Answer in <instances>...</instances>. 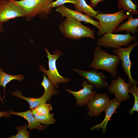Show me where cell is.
<instances>
[{
  "label": "cell",
  "instance_id": "6da1fadb",
  "mask_svg": "<svg viewBox=\"0 0 138 138\" xmlns=\"http://www.w3.org/2000/svg\"><path fill=\"white\" fill-rule=\"evenodd\" d=\"M54 0H13L25 12L26 21L29 22L36 17L41 19H46L51 13V5Z\"/></svg>",
  "mask_w": 138,
  "mask_h": 138
},
{
  "label": "cell",
  "instance_id": "7a4b0ae2",
  "mask_svg": "<svg viewBox=\"0 0 138 138\" xmlns=\"http://www.w3.org/2000/svg\"><path fill=\"white\" fill-rule=\"evenodd\" d=\"M59 28L60 32L66 38L78 40L88 37L95 39V30L71 17H66L59 24Z\"/></svg>",
  "mask_w": 138,
  "mask_h": 138
},
{
  "label": "cell",
  "instance_id": "3957f363",
  "mask_svg": "<svg viewBox=\"0 0 138 138\" xmlns=\"http://www.w3.org/2000/svg\"><path fill=\"white\" fill-rule=\"evenodd\" d=\"M93 54V59L90 67L108 71L112 77H116L117 67L120 60L119 56L108 53L98 46L96 47Z\"/></svg>",
  "mask_w": 138,
  "mask_h": 138
},
{
  "label": "cell",
  "instance_id": "277c9868",
  "mask_svg": "<svg viewBox=\"0 0 138 138\" xmlns=\"http://www.w3.org/2000/svg\"><path fill=\"white\" fill-rule=\"evenodd\" d=\"M122 9L112 14L101 13L98 14L95 18L99 21V28L97 35L99 37L106 33H113L115 31L118 25L122 21L128 18L130 14H125Z\"/></svg>",
  "mask_w": 138,
  "mask_h": 138
},
{
  "label": "cell",
  "instance_id": "5b68a950",
  "mask_svg": "<svg viewBox=\"0 0 138 138\" xmlns=\"http://www.w3.org/2000/svg\"><path fill=\"white\" fill-rule=\"evenodd\" d=\"M137 36L106 33L97 39V45L100 47L113 48L117 49L122 46L128 47L131 42L137 40Z\"/></svg>",
  "mask_w": 138,
  "mask_h": 138
},
{
  "label": "cell",
  "instance_id": "8992f818",
  "mask_svg": "<svg viewBox=\"0 0 138 138\" xmlns=\"http://www.w3.org/2000/svg\"><path fill=\"white\" fill-rule=\"evenodd\" d=\"M44 50L47 53L48 59L49 70H46L43 65H41L39 68V71L45 74L48 79L56 87L59 83L69 82L70 80V79L66 78L60 75L56 66V60L63 54L61 50H56L53 52V54H52L49 53L46 47H44Z\"/></svg>",
  "mask_w": 138,
  "mask_h": 138
},
{
  "label": "cell",
  "instance_id": "52a82bcc",
  "mask_svg": "<svg viewBox=\"0 0 138 138\" xmlns=\"http://www.w3.org/2000/svg\"><path fill=\"white\" fill-rule=\"evenodd\" d=\"M26 13L13 0H0V22L4 23L18 17H24Z\"/></svg>",
  "mask_w": 138,
  "mask_h": 138
},
{
  "label": "cell",
  "instance_id": "ba28073f",
  "mask_svg": "<svg viewBox=\"0 0 138 138\" xmlns=\"http://www.w3.org/2000/svg\"><path fill=\"white\" fill-rule=\"evenodd\" d=\"M138 44L136 41L132 44L125 48L120 47L112 50L113 54L118 55L122 62L121 66L123 71L127 76L129 83L131 85L137 84V81L134 80L132 78L131 73V68L132 63L130 59V55L133 49Z\"/></svg>",
  "mask_w": 138,
  "mask_h": 138
},
{
  "label": "cell",
  "instance_id": "9c48e42d",
  "mask_svg": "<svg viewBox=\"0 0 138 138\" xmlns=\"http://www.w3.org/2000/svg\"><path fill=\"white\" fill-rule=\"evenodd\" d=\"M131 85L126 82L124 79L119 75L117 78L111 80V83L108 88L110 93L114 94L115 98L121 102L128 100L130 98L129 94Z\"/></svg>",
  "mask_w": 138,
  "mask_h": 138
},
{
  "label": "cell",
  "instance_id": "30bf717a",
  "mask_svg": "<svg viewBox=\"0 0 138 138\" xmlns=\"http://www.w3.org/2000/svg\"><path fill=\"white\" fill-rule=\"evenodd\" d=\"M108 94L104 93L100 94L97 93L87 104L89 110L87 114L90 117H97L104 111L109 100Z\"/></svg>",
  "mask_w": 138,
  "mask_h": 138
},
{
  "label": "cell",
  "instance_id": "8fae6325",
  "mask_svg": "<svg viewBox=\"0 0 138 138\" xmlns=\"http://www.w3.org/2000/svg\"><path fill=\"white\" fill-rule=\"evenodd\" d=\"M73 70L85 79L95 88L102 89L108 87V84L105 80V76L101 73L98 72L97 70L86 71L75 68Z\"/></svg>",
  "mask_w": 138,
  "mask_h": 138
},
{
  "label": "cell",
  "instance_id": "7c38bea8",
  "mask_svg": "<svg viewBox=\"0 0 138 138\" xmlns=\"http://www.w3.org/2000/svg\"><path fill=\"white\" fill-rule=\"evenodd\" d=\"M82 85L83 88L77 91L71 90L67 88L65 89L75 97L76 100V105L80 107L87 105L97 93L96 91H93V87L86 81L82 82Z\"/></svg>",
  "mask_w": 138,
  "mask_h": 138
},
{
  "label": "cell",
  "instance_id": "4fadbf2b",
  "mask_svg": "<svg viewBox=\"0 0 138 138\" xmlns=\"http://www.w3.org/2000/svg\"><path fill=\"white\" fill-rule=\"evenodd\" d=\"M55 12L60 14L62 17H71L80 21H83L86 24L87 23L92 25L98 29L99 28L98 21L81 12L69 8L64 5L57 7Z\"/></svg>",
  "mask_w": 138,
  "mask_h": 138
},
{
  "label": "cell",
  "instance_id": "5bb4252c",
  "mask_svg": "<svg viewBox=\"0 0 138 138\" xmlns=\"http://www.w3.org/2000/svg\"><path fill=\"white\" fill-rule=\"evenodd\" d=\"M121 103L116 98L109 100L104 110L106 116L100 124L93 126L90 130H99L102 129V131L104 134L106 131L108 121L113 114L117 113L116 109L121 106Z\"/></svg>",
  "mask_w": 138,
  "mask_h": 138
},
{
  "label": "cell",
  "instance_id": "9a60e30c",
  "mask_svg": "<svg viewBox=\"0 0 138 138\" xmlns=\"http://www.w3.org/2000/svg\"><path fill=\"white\" fill-rule=\"evenodd\" d=\"M8 113L10 114L20 116L25 119L28 122L27 128L30 131L34 129H36L39 131H42L46 129L48 126L47 125L41 124L38 121L33 115L31 109L20 112L9 111Z\"/></svg>",
  "mask_w": 138,
  "mask_h": 138
},
{
  "label": "cell",
  "instance_id": "2e32d148",
  "mask_svg": "<svg viewBox=\"0 0 138 138\" xmlns=\"http://www.w3.org/2000/svg\"><path fill=\"white\" fill-rule=\"evenodd\" d=\"M132 14H130L128 20L117 27L116 29V32H121L124 31L126 33L133 34L138 31V19L133 17Z\"/></svg>",
  "mask_w": 138,
  "mask_h": 138
},
{
  "label": "cell",
  "instance_id": "e0dca14e",
  "mask_svg": "<svg viewBox=\"0 0 138 138\" xmlns=\"http://www.w3.org/2000/svg\"><path fill=\"white\" fill-rule=\"evenodd\" d=\"M12 94L27 101L29 103V107L31 110L34 109L41 104L46 103L47 101H49L48 98L43 95L41 97L38 98L27 97L22 96L21 92L18 90L13 91Z\"/></svg>",
  "mask_w": 138,
  "mask_h": 138
},
{
  "label": "cell",
  "instance_id": "ac0fdd59",
  "mask_svg": "<svg viewBox=\"0 0 138 138\" xmlns=\"http://www.w3.org/2000/svg\"><path fill=\"white\" fill-rule=\"evenodd\" d=\"M74 6L75 10L84 13L91 17L95 18L97 14L102 13L101 12L94 10L87 4L85 0H77Z\"/></svg>",
  "mask_w": 138,
  "mask_h": 138
},
{
  "label": "cell",
  "instance_id": "d6986e66",
  "mask_svg": "<svg viewBox=\"0 0 138 138\" xmlns=\"http://www.w3.org/2000/svg\"><path fill=\"white\" fill-rule=\"evenodd\" d=\"M43 76V79L40 84L44 89L43 95L47 97L49 101L52 96L57 95L58 91L56 89V87L53 85L44 73Z\"/></svg>",
  "mask_w": 138,
  "mask_h": 138
},
{
  "label": "cell",
  "instance_id": "ffe728a7",
  "mask_svg": "<svg viewBox=\"0 0 138 138\" xmlns=\"http://www.w3.org/2000/svg\"><path fill=\"white\" fill-rule=\"evenodd\" d=\"M118 8L123 9L125 11L137 15L138 12L136 10L137 5L134 4L131 0H117Z\"/></svg>",
  "mask_w": 138,
  "mask_h": 138
},
{
  "label": "cell",
  "instance_id": "44dd1931",
  "mask_svg": "<svg viewBox=\"0 0 138 138\" xmlns=\"http://www.w3.org/2000/svg\"><path fill=\"white\" fill-rule=\"evenodd\" d=\"M25 77L24 75L19 74L13 75L8 74L4 72L0 67V87H4V90L6 85L13 80L21 81Z\"/></svg>",
  "mask_w": 138,
  "mask_h": 138
},
{
  "label": "cell",
  "instance_id": "7402d4cb",
  "mask_svg": "<svg viewBox=\"0 0 138 138\" xmlns=\"http://www.w3.org/2000/svg\"><path fill=\"white\" fill-rule=\"evenodd\" d=\"M32 113L36 119L40 123L49 125L55 123V120L54 118V114L49 113L43 115H38L34 109L32 110Z\"/></svg>",
  "mask_w": 138,
  "mask_h": 138
},
{
  "label": "cell",
  "instance_id": "603a6c76",
  "mask_svg": "<svg viewBox=\"0 0 138 138\" xmlns=\"http://www.w3.org/2000/svg\"><path fill=\"white\" fill-rule=\"evenodd\" d=\"M130 93L133 96L134 99V101L132 108L128 112L130 115L133 114L135 111L137 112L138 111V89L136 84L131 85L130 87Z\"/></svg>",
  "mask_w": 138,
  "mask_h": 138
},
{
  "label": "cell",
  "instance_id": "cb8c5ba5",
  "mask_svg": "<svg viewBox=\"0 0 138 138\" xmlns=\"http://www.w3.org/2000/svg\"><path fill=\"white\" fill-rule=\"evenodd\" d=\"M26 125H20L16 126L15 129L17 130L18 132L15 135H12L9 137L10 138H29L30 131H28Z\"/></svg>",
  "mask_w": 138,
  "mask_h": 138
},
{
  "label": "cell",
  "instance_id": "d4e9b609",
  "mask_svg": "<svg viewBox=\"0 0 138 138\" xmlns=\"http://www.w3.org/2000/svg\"><path fill=\"white\" fill-rule=\"evenodd\" d=\"M52 108L50 104L46 103L39 105L34 109L37 114L40 115L49 113Z\"/></svg>",
  "mask_w": 138,
  "mask_h": 138
},
{
  "label": "cell",
  "instance_id": "484cf974",
  "mask_svg": "<svg viewBox=\"0 0 138 138\" xmlns=\"http://www.w3.org/2000/svg\"><path fill=\"white\" fill-rule=\"evenodd\" d=\"M77 2V0H56L54 2H53L51 5L52 8L55 7L61 6L66 3H71L75 4Z\"/></svg>",
  "mask_w": 138,
  "mask_h": 138
},
{
  "label": "cell",
  "instance_id": "4316f807",
  "mask_svg": "<svg viewBox=\"0 0 138 138\" xmlns=\"http://www.w3.org/2000/svg\"><path fill=\"white\" fill-rule=\"evenodd\" d=\"M105 0H90L89 5L94 9L100 2L105 1Z\"/></svg>",
  "mask_w": 138,
  "mask_h": 138
},
{
  "label": "cell",
  "instance_id": "83f0119b",
  "mask_svg": "<svg viewBox=\"0 0 138 138\" xmlns=\"http://www.w3.org/2000/svg\"><path fill=\"white\" fill-rule=\"evenodd\" d=\"M10 117V114L8 112L5 111H0V117L9 118Z\"/></svg>",
  "mask_w": 138,
  "mask_h": 138
},
{
  "label": "cell",
  "instance_id": "f1b7e54d",
  "mask_svg": "<svg viewBox=\"0 0 138 138\" xmlns=\"http://www.w3.org/2000/svg\"><path fill=\"white\" fill-rule=\"evenodd\" d=\"M3 24V23L0 22V32H3L4 31Z\"/></svg>",
  "mask_w": 138,
  "mask_h": 138
},
{
  "label": "cell",
  "instance_id": "f546056e",
  "mask_svg": "<svg viewBox=\"0 0 138 138\" xmlns=\"http://www.w3.org/2000/svg\"><path fill=\"white\" fill-rule=\"evenodd\" d=\"M4 99L1 97V94L0 93V101L3 104H4Z\"/></svg>",
  "mask_w": 138,
  "mask_h": 138
}]
</instances>
